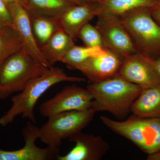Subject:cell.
Here are the masks:
<instances>
[{
	"label": "cell",
	"mask_w": 160,
	"mask_h": 160,
	"mask_svg": "<svg viewBox=\"0 0 160 160\" xmlns=\"http://www.w3.org/2000/svg\"><path fill=\"white\" fill-rule=\"evenodd\" d=\"M96 27L101 34L105 48L124 58L139 53L120 18L112 15H101Z\"/></svg>",
	"instance_id": "cell-7"
},
{
	"label": "cell",
	"mask_w": 160,
	"mask_h": 160,
	"mask_svg": "<svg viewBox=\"0 0 160 160\" xmlns=\"http://www.w3.org/2000/svg\"><path fill=\"white\" fill-rule=\"evenodd\" d=\"M118 74L126 81L140 86L142 89L160 83L150 59L140 53L124 58Z\"/></svg>",
	"instance_id": "cell-10"
},
{
	"label": "cell",
	"mask_w": 160,
	"mask_h": 160,
	"mask_svg": "<svg viewBox=\"0 0 160 160\" xmlns=\"http://www.w3.org/2000/svg\"><path fill=\"white\" fill-rule=\"evenodd\" d=\"M69 2L75 4V5H81L84 3L89 2H98L100 0H67Z\"/></svg>",
	"instance_id": "cell-26"
},
{
	"label": "cell",
	"mask_w": 160,
	"mask_h": 160,
	"mask_svg": "<svg viewBox=\"0 0 160 160\" xmlns=\"http://www.w3.org/2000/svg\"><path fill=\"white\" fill-rule=\"evenodd\" d=\"M96 113L89 109L53 115L38 128L39 138L47 146L60 148L63 139H69L82 132L93 120Z\"/></svg>",
	"instance_id": "cell-6"
},
{
	"label": "cell",
	"mask_w": 160,
	"mask_h": 160,
	"mask_svg": "<svg viewBox=\"0 0 160 160\" xmlns=\"http://www.w3.org/2000/svg\"><path fill=\"white\" fill-rule=\"evenodd\" d=\"M9 28H14L11 12L4 0H0V32Z\"/></svg>",
	"instance_id": "cell-23"
},
{
	"label": "cell",
	"mask_w": 160,
	"mask_h": 160,
	"mask_svg": "<svg viewBox=\"0 0 160 160\" xmlns=\"http://www.w3.org/2000/svg\"><path fill=\"white\" fill-rule=\"evenodd\" d=\"M25 145L15 150H5L0 149V160H57L59 155L60 148L47 146L40 148L36 144L39 138L38 127L29 122L22 130Z\"/></svg>",
	"instance_id": "cell-9"
},
{
	"label": "cell",
	"mask_w": 160,
	"mask_h": 160,
	"mask_svg": "<svg viewBox=\"0 0 160 160\" xmlns=\"http://www.w3.org/2000/svg\"><path fill=\"white\" fill-rule=\"evenodd\" d=\"M21 1V0H4V2L6 3L7 5L14 3H20Z\"/></svg>",
	"instance_id": "cell-28"
},
{
	"label": "cell",
	"mask_w": 160,
	"mask_h": 160,
	"mask_svg": "<svg viewBox=\"0 0 160 160\" xmlns=\"http://www.w3.org/2000/svg\"><path fill=\"white\" fill-rule=\"evenodd\" d=\"M75 145L66 154L59 155L58 160H100L108 152L109 144L101 136L82 132L68 139Z\"/></svg>",
	"instance_id": "cell-11"
},
{
	"label": "cell",
	"mask_w": 160,
	"mask_h": 160,
	"mask_svg": "<svg viewBox=\"0 0 160 160\" xmlns=\"http://www.w3.org/2000/svg\"><path fill=\"white\" fill-rule=\"evenodd\" d=\"M153 65L160 81V57L155 59H149Z\"/></svg>",
	"instance_id": "cell-25"
},
{
	"label": "cell",
	"mask_w": 160,
	"mask_h": 160,
	"mask_svg": "<svg viewBox=\"0 0 160 160\" xmlns=\"http://www.w3.org/2000/svg\"><path fill=\"white\" fill-rule=\"evenodd\" d=\"M131 112L139 117L160 119V83L142 89L132 104Z\"/></svg>",
	"instance_id": "cell-15"
},
{
	"label": "cell",
	"mask_w": 160,
	"mask_h": 160,
	"mask_svg": "<svg viewBox=\"0 0 160 160\" xmlns=\"http://www.w3.org/2000/svg\"><path fill=\"white\" fill-rule=\"evenodd\" d=\"M20 4L30 18L43 16L56 19L75 5L67 0H21Z\"/></svg>",
	"instance_id": "cell-17"
},
{
	"label": "cell",
	"mask_w": 160,
	"mask_h": 160,
	"mask_svg": "<svg viewBox=\"0 0 160 160\" xmlns=\"http://www.w3.org/2000/svg\"><path fill=\"white\" fill-rule=\"evenodd\" d=\"M30 18L32 31L40 47L46 44L53 33L60 29L57 20L54 18L43 16Z\"/></svg>",
	"instance_id": "cell-20"
},
{
	"label": "cell",
	"mask_w": 160,
	"mask_h": 160,
	"mask_svg": "<svg viewBox=\"0 0 160 160\" xmlns=\"http://www.w3.org/2000/svg\"><path fill=\"white\" fill-rule=\"evenodd\" d=\"M91 92L77 85H69L40 106V114L49 118L53 115L71 111H84L91 108L93 101Z\"/></svg>",
	"instance_id": "cell-8"
},
{
	"label": "cell",
	"mask_w": 160,
	"mask_h": 160,
	"mask_svg": "<svg viewBox=\"0 0 160 160\" xmlns=\"http://www.w3.org/2000/svg\"><path fill=\"white\" fill-rule=\"evenodd\" d=\"M85 81L83 78L68 75L64 69L59 67L52 66L47 68L42 74L31 81L18 94L12 97L11 107L0 118V126L5 127L11 124L19 115L35 124V107L40 98L47 90L62 82H81Z\"/></svg>",
	"instance_id": "cell-1"
},
{
	"label": "cell",
	"mask_w": 160,
	"mask_h": 160,
	"mask_svg": "<svg viewBox=\"0 0 160 160\" xmlns=\"http://www.w3.org/2000/svg\"><path fill=\"white\" fill-rule=\"evenodd\" d=\"M106 48L88 46H74L69 49L62 60L68 68L78 69L88 59L98 56L106 51Z\"/></svg>",
	"instance_id": "cell-19"
},
{
	"label": "cell",
	"mask_w": 160,
	"mask_h": 160,
	"mask_svg": "<svg viewBox=\"0 0 160 160\" xmlns=\"http://www.w3.org/2000/svg\"><path fill=\"white\" fill-rule=\"evenodd\" d=\"M147 160H160V150L152 154L147 155Z\"/></svg>",
	"instance_id": "cell-27"
},
{
	"label": "cell",
	"mask_w": 160,
	"mask_h": 160,
	"mask_svg": "<svg viewBox=\"0 0 160 160\" xmlns=\"http://www.w3.org/2000/svg\"><path fill=\"white\" fill-rule=\"evenodd\" d=\"M160 0H100L97 3L96 17L112 15L119 17L140 8H151Z\"/></svg>",
	"instance_id": "cell-18"
},
{
	"label": "cell",
	"mask_w": 160,
	"mask_h": 160,
	"mask_svg": "<svg viewBox=\"0 0 160 160\" xmlns=\"http://www.w3.org/2000/svg\"><path fill=\"white\" fill-rule=\"evenodd\" d=\"M149 8L133 9L119 17L139 53L149 59L160 57V25Z\"/></svg>",
	"instance_id": "cell-5"
},
{
	"label": "cell",
	"mask_w": 160,
	"mask_h": 160,
	"mask_svg": "<svg viewBox=\"0 0 160 160\" xmlns=\"http://www.w3.org/2000/svg\"><path fill=\"white\" fill-rule=\"evenodd\" d=\"M100 119L112 131L129 140L147 155L160 150V119L132 114L124 121L104 116Z\"/></svg>",
	"instance_id": "cell-4"
},
{
	"label": "cell",
	"mask_w": 160,
	"mask_h": 160,
	"mask_svg": "<svg viewBox=\"0 0 160 160\" xmlns=\"http://www.w3.org/2000/svg\"><path fill=\"white\" fill-rule=\"evenodd\" d=\"M77 38L80 39L85 46L88 47H98L105 48L102 39L98 30L96 26L88 23L82 27L78 35Z\"/></svg>",
	"instance_id": "cell-22"
},
{
	"label": "cell",
	"mask_w": 160,
	"mask_h": 160,
	"mask_svg": "<svg viewBox=\"0 0 160 160\" xmlns=\"http://www.w3.org/2000/svg\"><path fill=\"white\" fill-rule=\"evenodd\" d=\"M74 41L66 32L59 29L40 48L46 61L50 66H52L58 62H62L69 49L74 46Z\"/></svg>",
	"instance_id": "cell-16"
},
{
	"label": "cell",
	"mask_w": 160,
	"mask_h": 160,
	"mask_svg": "<svg viewBox=\"0 0 160 160\" xmlns=\"http://www.w3.org/2000/svg\"><path fill=\"white\" fill-rule=\"evenodd\" d=\"M149 9L152 17L160 25V1Z\"/></svg>",
	"instance_id": "cell-24"
},
{
	"label": "cell",
	"mask_w": 160,
	"mask_h": 160,
	"mask_svg": "<svg viewBox=\"0 0 160 160\" xmlns=\"http://www.w3.org/2000/svg\"><path fill=\"white\" fill-rule=\"evenodd\" d=\"M124 58L107 49L102 54L88 59L77 70L88 78L89 83L106 79L118 74Z\"/></svg>",
	"instance_id": "cell-13"
},
{
	"label": "cell",
	"mask_w": 160,
	"mask_h": 160,
	"mask_svg": "<svg viewBox=\"0 0 160 160\" xmlns=\"http://www.w3.org/2000/svg\"><path fill=\"white\" fill-rule=\"evenodd\" d=\"M22 48V43L14 28L0 32V66L6 59Z\"/></svg>",
	"instance_id": "cell-21"
},
{
	"label": "cell",
	"mask_w": 160,
	"mask_h": 160,
	"mask_svg": "<svg viewBox=\"0 0 160 160\" xmlns=\"http://www.w3.org/2000/svg\"><path fill=\"white\" fill-rule=\"evenodd\" d=\"M87 89L93 97L90 109L96 112H108L118 119L126 118L131 112L132 104L142 90L119 74L89 83Z\"/></svg>",
	"instance_id": "cell-2"
},
{
	"label": "cell",
	"mask_w": 160,
	"mask_h": 160,
	"mask_svg": "<svg viewBox=\"0 0 160 160\" xmlns=\"http://www.w3.org/2000/svg\"><path fill=\"white\" fill-rule=\"evenodd\" d=\"M11 12L13 26L17 30L25 49L35 59L45 67H51L41 51L32 27L29 14L19 3L7 5Z\"/></svg>",
	"instance_id": "cell-12"
},
{
	"label": "cell",
	"mask_w": 160,
	"mask_h": 160,
	"mask_svg": "<svg viewBox=\"0 0 160 160\" xmlns=\"http://www.w3.org/2000/svg\"><path fill=\"white\" fill-rule=\"evenodd\" d=\"M47 68L23 48L12 55L0 66V99L22 91Z\"/></svg>",
	"instance_id": "cell-3"
},
{
	"label": "cell",
	"mask_w": 160,
	"mask_h": 160,
	"mask_svg": "<svg viewBox=\"0 0 160 160\" xmlns=\"http://www.w3.org/2000/svg\"><path fill=\"white\" fill-rule=\"evenodd\" d=\"M97 2L73 5L56 18L60 28L75 40L80 29L96 17Z\"/></svg>",
	"instance_id": "cell-14"
}]
</instances>
